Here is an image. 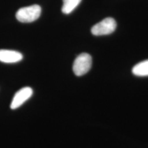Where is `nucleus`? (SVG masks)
<instances>
[{
    "label": "nucleus",
    "instance_id": "3",
    "mask_svg": "<svg viewBox=\"0 0 148 148\" xmlns=\"http://www.w3.org/2000/svg\"><path fill=\"white\" fill-rule=\"evenodd\" d=\"M116 27V23L115 20L111 17H108L92 26L91 32L95 36L108 35L113 32Z\"/></svg>",
    "mask_w": 148,
    "mask_h": 148
},
{
    "label": "nucleus",
    "instance_id": "2",
    "mask_svg": "<svg viewBox=\"0 0 148 148\" xmlns=\"http://www.w3.org/2000/svg\"><path fill=\"white\" fill-rule=\"evenodd\" d=\"M92 65L91 56L86 53L79 54L73 64V71L77 76H82L89 71Z\"/></svg>",
    "mask_w": 148,
    "mask_h": 148
},
{
    "label": "nucleus",
    "instance_id": "4",
    "mask_svg": "<svg viewBox=\"0 0 148 148\" xmlns=\"http://www.w3.org/2000/svg\"><path fill=\"white\" fill-rule=\"evenodd\" d=\"M33 90L30 87H24L17 91L14 95L10 104V108L12 110L19 108L24 103L31 97Z\"/></svg>",
    "mask_w": 148,
    "mask_h": 148
},
{
    "label": "nucleus",
    "instance_id": "1",
    "mask_svg": "<svg viewBox=\"0 0 148 148\" xmlns=\"http://www.w3.org/2000/svg\"><path fill=\"white\" fill-rule=\"evenodd\" d=\"M41 14V8L38 5H32L18 10L16 18L21 23H31L38 19Z\"/></svg>",
    "mask_w": 148,
    "mask_h": 148
},
{
    "label": "nucleus",
    "instance_id": "6",
    "mask_svg": "<svg viewBox=\"0 0 148 148\" xmlns=\"http://www.w3.org/2000/svg\"><path fill=\"white\" fill-rule=\"evenodd\" d=\"M132 73L136 76H148V60L136 64L132 68Z\"/></svg>",
    "mask_w": 148,
    "mask_h": 148
},
{
    "label": "nucleus",
    "instance_id": "5",
    "mask_svg": "<svg viewBox=\"0 0 148 148\" xmlns=\"http://www.w3.org/2000/svg\"><path fill=\"white\" fill-rule=\"evenodd\" d=\"M23 59V55L18 51L8 49H0V62L16 63Z\"/></svg>",
    "mask_w": 148,
    "mask_h": 148
},
{
    "label": "nucleus",
    "instance_id": "7",
    "mask_svg": "<svg viewBox=\"0 0 148 148\" xmlns=\"http://www.w3.org/2000/svg\"><path fill=\"white\" fill-rule=\"evenodd\" d=\"M82 0H63L62 12L64 14H69L75 9Z\"/></svg>",
    "mask_w": 148,
    "mask_h": 148
}]
</instances>
